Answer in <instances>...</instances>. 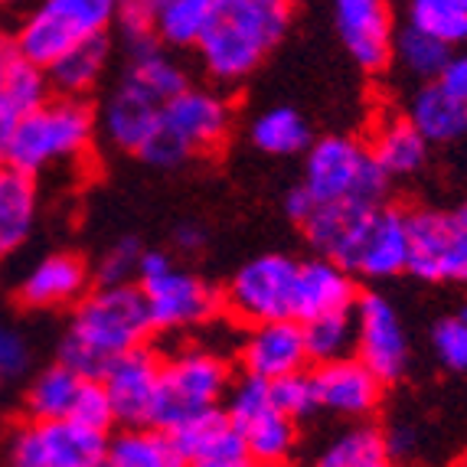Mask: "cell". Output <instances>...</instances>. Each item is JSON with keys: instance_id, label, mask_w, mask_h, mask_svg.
<instances>
[{"instance_id": "6da1fadb", "label": "cell", "mask_w": 467, "mask_h": 467, "mask_svg": "<svg viewBox=\"0 0 467 467\" xmlns=\"http://www.w3.org/2000/svg\"><path fill=\"white\" fill-rule=\"evenodd\" d=\"M301 229L317 255L353 278L389 281L409 268V213L396 206H314Z\"/></svg>"}, {"instance_id": "7a4b0ae2", "label": "cell", "mask_w": 467, "mask_h": 467, "mask_svg": "<svg viewBox=\"0 0 467 467\" xmlns=\"http://www.w3.org/2000/svg\"><path fill=\"white\" fill-rule=\"evenodd\" d=\"M154 334L138 285H99L72 307V320L59 343V363L86 379H99L111 359L144 347Z\"/></svg>"}, {"instance_id": "3957f363", "label": "cell", "mask_w": 467, "mask_h": 467, "mask_svg": "<svg viewBox=\"0 0 467 467\" xmlns=\"http://www.w3.org/2000/svg\"><path fill=\"white\" fill-rule=\"evenodd\" d=\"M291 7L278 0H213V16L200 43V63L219 86H239L281 43Z\"/></svg>"}, {"instance_id": "277c9868", "label": "cell", "mask_w": 467, "mask_h": 467, "mask_svg": "<svg viewBox=\"0 0 467 467\" xmlns=\"http://www.w3.org/2000/svg\"><path fill=\"white\" fill-rule=\"evenodd\" d=\"M95 125L99 118L86 99L49 95L39 109L0 125V167L36 177L53 164L76 161L92 148Z\"/></svg>"}, {"instance_id": "5b68a950", "label": "cell", "mask_w": 467, "mask_h": 467, "mask_svg": "<svg viewBox=\"0 0 467 467\" xmlns=\"http://www.w3.org/2000/svg\"><path fill=\"white\" fill-rule=\"evenodd\" d=\"M233 131V105L216 88L187 86L161 105V125L144 144L140 161L161 171L187 164L190 157L210 154Z\"/></svg>"}, {"instance_id": "8992f818", "label": "cell", "mask_w": 467, "mask_h": 467, "mask_svg": "<svg viewBox=\"0 0 467 467\" xmlns=\"http://www.w3.org/2000/svg\"><path fill=\"white\" fill-rule=\"evenodd\" d=\"M301 190L314 206H376L386 202L389 177L369 154V144L350 134H327L304 150Z\"/></svg>"}, {"instance_id": "52a82bcc", "label": "cell", "mask_w": 467, "mask_h": 467, "mask_svg": "<svg viewBox=\"0 0 467 467\" xmlns=\"http://www.w3.org/2000/svg\"><path fill=\"white\" fill-rule=\"evenodd\" d=\"M138 288L148 307L150 327L164 334L206 327L223 311V295L190 268H180L167 252H144Z\"/></svg>"}, {"instance_id": "ba28073f", "label": "cell", "mask_w": 467, "mask_h": 467, "mask_svg": "<svg viewBox=\"0 0 467 467\" xmlns=\"http://www.w3.org/2000/svg\"><path fill=\"white\" fill-rule=\"evenodd\" d=\"M233 386V367L223 353L210 347H183L161 367V396H157V429H177L193 415L223 409Z\"/></svg>"}, {"instance_id": "9c48e42d", "label": "cell", "mask_w": 467, "mask_h": 467, "mask_svg": "<svg viewBox=\"0 0 467 467\" xmlns=\"http://www.w3.org/2000/svg\"><path fill=\"white\" fill-rule=\"evenodd\" d=\"M118 16V0H43L14 36L26 63L49 69L69 47L92 36H109Z\"/></svg>"}, {"instance_id": "30bf717a", "label": "cell", "mask_w": 467, "mask_h": 467, "mask_svg": "<svg viewBox=\"0 0 467 467\" xmlns=\"http://www.w3.org/2000/svg\"><path fill=\"white\" fill-rule=\"evenodd\" d=\"M109 435L69 419H26L10 431L7 467H101Z\"/></svg>"}, {"instance_id": "8fae6325", "label": "cell", "mask_w": 467, "mask_h": 467, "mask_svg": "<svg viewBox=\"0 0 467 467\" xmlns=\"http://www.w3.org/2000/svg\"><path fill=\"white\" fill-rule=\"evenodd\" d=\"M431 285H467V206L409 213V268Z\"/></svg>"}, {"instance_id": "7c38bea8", "label": "cell", "mask_w": 467, "mask_h": 467, "mask_svg": "<svg viewBox=\"0 0 467 467\" xmlns=\"http://www.w3.org/2000/svg\"><path fill=\"white\" fill-rule=\"evenodd\" d=\"M295 291H297V258L268 252L249 258L229 278L223 291V304L242 324L262 320H295Z\"/></svg>"}, {"instance_id": "4fadbf2b", "label": "cell", "mask_w": 467, "mask_h": 467, "mask_svg": "<svg viewBox=\"0 0 467 467\" xmlns=\"http://www.w3.org/2000/svg\"><path fill=\"white\" fill-rule=\"evenodd\" d=\"M233 425L245 438L252 461H272L285 464L297 448V421L288 419L278 405L272 402L268 379L258 376H242L229 386V396L223 402Z\"/></svg>"}, {"instance_id": "5bb4252c", "label": "cell", "mask_w": 467, "mask_h": 467, "mask_svg": "<svg viewBox=\"0 0 467 467\" xmlns=\"http://www.w3.org/2000/svg\"><path fill=\"white\" fill-rule=\"evenodd\" d=\"M353 357L363 359L382 382L402 379L409 369V330L386 295L367 291L353 304Z\"/></svg>"}, {"instance_id": "9a60e30c", "label": "cell", "mask_w": 467, "mask_h": 467, "mask_svg": "<svg viewBox=\"0 0 467 467\" xmlns=\"http://www.w3.org/2000/svg\"><path fill=\"white\" fill-rule=\"evenodd\" d=\"M161 367H164V359L150 347H134V350L111 359L105 373L99 376L105 392H109L115 421H121L125 429H138V425L154 421L157 396H161Z\"/></svg>"}, {"instance_id": "2e32d148", "label": "cell", "mask_w": 467, "mask_h": 467, "mask_svg": "<svg viewBox=\"0 0 467 467\" xmlns=\"http://www.w3.org/2000/svg\"><path fill=\"white\" fill-rule=\"evenodd\" d=\"M330 7L337 36L353 63L367 72L386 69L396 39L389 0H330Z\"/></svg>"}, {"instance_id": "e0dca14e", "label": "cell", "mask_w": 467, "mask_h": 467, "mask_svg": "<svg viewBox=\"0 0 467 467\" xmlns=\"http://www.w3.org/2000/svg\"><path fill=\"white\" fill-rule=\"evenodd\" d=\"M314 396H317V409L340 419H369L382 402V386L386 382L373 373V369L350 357H337L327 363H317L311 369Z\"/></svg>"}, {"instance_id": "ac0fdd59", "label": "cell", "mask_w": 467, "mask_h": 467, "mask_svg": "<svg viewBox=\"0 0 467 467\" xmlns=\"http://www.w3.org/2000/svg\"><path fill=\"white\" fill-rule=\"evenodd\" d=\"M239 363L245 376H258V379L268 382L291 373H304L311 357H307L301 320L249 324V334L239 347Z\"/></svg>"}, {"instance_id": "d6986e66", "label": "cell", "mask_w": 467, "mask_h": 467, "mask_svg": "<svg viewBox=\"0 0 467 467\" xmlns=\"http://www.w3.org/2000/svg\"><path fill=\"white\" fill-rule=\"evenodd\" d=\"M180 454L187 458V467H242L249 461L245 438L233 425L226 409L193 415L171 429Z\"/></svg>"}, {"instance_id": "ffe728a7", "label": "cell", "mask_w": 467, "mask_h": 467, "mask_svg": "<svg viewBox=\"0 0 467 467\" xmlns=\"http://www.w3.org/2000/svg\"><path fill=\"white\" fill-rule=\"evenodd\" d=\"M88 265L72 252H53L43 255L30 272L24 275L16 297L33 311H56V307H76L88 295Z\"/></svg>"}, {"instance_id": "44dd1931", "label": "cell", "mask_w": 467, "mask_h": 467, "mask_svg": "<svg viewBox=\"0 0 467 467\" xmlns=\"http://www.w3.org/2000/svg\"><path fill=\"white\" fill-rule=\"evenodd\" d=\"M359 291L357 278L343 272L337 262L324 255L297 262V291H295V320L324 317V314L353 311Z\"/></svg>"}, {"instance_id": "7402d4cb", "label": "cell", "mask_w": 467, "mask_h": 467, "mask_svg": "<svg viewBox=\"0 0 467 467\" xmlns=\"http://www.w3.org/2000/svg\"><path fill=\"white\" fill-rule=\"evenodd\" d=\"M157 125H161V105L125 82L111 92V99L101 109V131L109 144H115L125 154H140L144 144L154 138Z\"/></svg>"}, {"instance_id": "603a6c76", "label": "cell", "mask_w": 467, "mask_h": 467, "mask_svg": "<svg viewBox=\"0 0 467 467\" xmlns=\"http://www.w3.org/2000/svg\"><path fill=\"white\" fill-rule=\"evenodd\" d=\"M409 121L429 144H458L467 138V99L444 88L438 78L421 82L409 101Z\"/></svg>"}, {"instance_id": "cb8c5ba5", "label": "cell", "mask_w": 467, "mask_h": 467, "mask_svg": "<svg viewBox=\"0 0 467 467\" xmlns=\"http://www.w3.org/2000/svg\"><path fill=\"white\" fill-rule=\"evenodd\" d=\"M39 190L36 177L0 167V262L24 249L36 229Z\"/></svg>"}, {"instance_id": "d4e9b609", "label": "cell", "mask_w": 467, "mask_h": 467, "mask_svg": "<svg viewBox=\"0 0 467 467\" xmlns=\"http://www.w3.org/2000/svg\"><path fill=\"white\" fill-rule=\"evenodd\" d=\"M429 140L415 131L409 118L399 115L382 118L373 128V138H369V154L376 157V164L382 167V173L389 180L415 177L421 167L429 164Z\"/></svg>"}, {"instance_id": "484cf974", "label": "cell", "mask_w": 467, "mask_h": 467, "mask_svg": "<svg viewBox=\"0 0 467 467\" xmlns=\"http://www.w3.org/2000/svg\"><path fill=\"white\" fill-rule=\"evenodd\" d=\"M125 49H128V69L121 82L144 92L148 99H154L157 105L171 101L173 95L190 86L183 66L173 63L171 56L161 49L157 39H148V43H138V47H125Z\"/></svg>"}, {"instance_id": "4316f807", "label": "cell", "mask_w": 467, "mask_h": 467, "mask_svg": "<svg viewBox=\"0 0 467 467\" xmlns=\"http://www.w3.org/2000/svg\"><path fill=\"white\" fill-rule=\"evenodd\" d=\"M101 467H187V458L180 454L167 429L138 425V429H125L121 435L109 438Z\"/></svg>"}, {"instance_id": "83f0119b", "label": "cell", "mask_w": 467, "mask_h": 467, "mask_svg": "<svg viewBox=\"0 0 467 467\" xmlns=\"http://www.w3.org/2000/svg\"><path fill=\"white\" fill-rule=\"evenodd\" d=\"M109 53H111L109 36H92V39L76 43V47H69L47 69L49 88H56V95L86 99V95L101 82V76H105Z\"/></svg>"}, {"instance_id": "f1b7e54d", "label": "cell", "mask_w": 467, "mask_h": 467, "mask_svg": "<svg viewBox=\"0 0 467 467\" xmlns=\"http://www.w3.org/2000/svg\"><path fill=\"white\" fill-rule=\"evenodd\" d=\"M249 138L262 154L272 157H295L301 150L311 148V125L307 118L301 115L291 105H275V109H265L262 115H255L249 128Z\"/></svg>"}, {"instance_id": "f546056e", "label": "cell", "mask_w": 467, "mask_h": 467, "mask_svg": "<svg viewBox=\"0 0 467 467\" xmlns=\"http://www.w3.org/2000/svg\"><path fill=\"white\" fill-rule=\"evenodd\" d=\"M314 467H396V458L386 444V431L376 425H353L324 444Z\"/></svg>"}, {"instance_id": "4dcf8cb0", "label": "cell", "mask_w": 467, "mask_h": 467, "mask_svg": "<svg viewBox=\"0 0 467 467\" xmlns=\"http://www.w3.org/2000/svg\"><path fill=\"white\" fill-rule=\"evenodd\" d=\"M157 43L173 49L196 47L213 16V0H148Z\"/></svg>"}, {"instance_id": "1f68e13d", "label": "cell", "mask_w": 467, "mask_h": 467, "mask_svg": "<svg viewBox=\"0 0 467 467\" xmlns=\"http://www.w3.org/2000/svg\"><path fill=\"white\" fill-rule=\"evenodd\" d=\"M82 379L86 376H78L76 369L63 367V363L43 369L26 389V419H69Z\"/></svg>"}, {"instance_id": "d6a6232c", "label": "cell", "mask_w": 467, "mask_h": 467, "mask_svg": "<svg viewBox=\"0 0 467 467\" xmlns=\"http://www.w3.org/2000/svg\"><path fill=\"white\" fill-rule=\"evenodd\" d=\"M49 99V78L47 69L26 63L24 56L14 53L4 72V99H0V125H10L26 111L39 109Z\"/></svg>"}, {"instance_id": "836d02e7", "label": "cell", "mask_w": 467, "mask_h": 467, "mask_svg": "<svg viewBox=\"0 0 467 467\" xmlns=\"http://www.w3.org/2000/svg\"><path fill=\"white\" fill-rule=\"evenodd\" d=\"M454 49L441 39L429 36V33L415 30V26L405 24L402 30L396 33L392 39V56H396V63L402 66L405 72L412 78H421V82H429L441 72V66L451 59Z\"/></svg>"}, {"instance_id": "e575fe53", "label": "cell", "mask_w": 467, "mask_h": 467, "mask_svg": "<svg viewBox=\"0 0 467 467\" xmlns=\"http://www.w3.org/2000/svg\"><path fill=\"white\" fill-rule=\"evenodd\" d=\"M409 26L441 39L448 47L467 43V7L461 0H409Z\"/></svg>"}, {"instance_id": "d590c367", "label": "cell", "mask_w": 467, "mask_h": 467, "mask_svg": "<svg viewBox=\"0 0 467 467\" xmlns=\"http://www.w3.org/2000/svg\"><path fill=\"white\" fill-rule=\"evenodd\" d=\"M304 343H307V357L311 363H327L337 357H350L353 353V311L324 314L301 324Z\"/></svg>"}, {"instance_id": "8d00e7d4", "label": "cell", "mask_w": 467, "mask_h": 467, "mask_svg": "<svg viewBox=\"0 0 467 467\" xmlns=\"http://www.w3.org/2000/svg\"><path fill=\"white\" fill-rule=\"evenodd\" d=\"M268 389H272V402L278 405L288 419L301 421V419H307V415L317 412V396H314L311 369L281 376V379H272V382H268Z\"/></svg>"}, {"instance_id": "74e56055", "label": "cell", "mask_w": 467, "mask_h": 467, "mask_svg": "<svg viewBox=\"0 0 467 467\" xmlns=\"http://www.w3.org/2000/svg\"><path fill=\"white\" fill-rule=\"evenodd\" d=\"M69 421H76V425H86V429H92V431H105V435H109V429L115 425V412H111L109 392H105L101 379H82L76 402H72Z\"/></svg>"}, {"instance_id": "f35d334b", "label": "cell", "mask_w": 467, "mask_h": 467, "mask_svg": "<svg viewBox=\"0 0 467 467\" xmlns=\"http://www.w3.org/2000/svg\"><path fill=\"white\" fill-rule=\"evenodd\" d=\"M431 350L451 373H467V324L461 317H441L431 327Z\"/></svg>"}, {"instance_id": "ab89813d", "label": "cell", "mask_w": 467, "mask_h": 467, "mask_svg": "<svg viewBox=\"0 0 467 467\" xmlns=\"http://www.w3.org/2000/svg\"><path fill=\"white\" fill-rule=\"evenodd\" d=\"M140 255H144V249L138 245V239H118L99 258V268H95L99 285H131L138 278Z\"/></svg>"}, {"instance_id": "60d3db41", "label": "cell", "mask_w": 467, "mask_h": 467, "mask_svg": "<svg viewBox=\"0 0 467 467\" xmlns=\"http://www.w3.org/2000/svg\"><path fill=\"white\" fill-rule=\"evenodd\" d=\"M30 363V347L16 330L7 324H0V379H14L20 376Z\"/></svg>"}, {"instance_id": "b9f144b4", "label": "cell", "mask_w": 467, "mask_h": 467, "mask_svg": "<svg viewBox=\"0 0 467 467\" xmlns=\"http://www.w3.org/2000/svg\"><path fill=\"white\" fill-rule=\"evenodd\" d=\"M206 242H210V235L200 223H180L177 233H173V245H177L180 255H200L206 249Z\"/></svg>"}, {"instance_id": "7bdbcfd3", "label": "cell", "mask_w": 467, "mask_h": 467, "mask_svg": "<svg viewBox=\"0 0 467 467\" xmlns=\"http://www.w3.org/2000/svg\"><path fill=\"white\" fill-rule=\"evenodd\" d=\"M386 444H389L392 458H409V454L415 451V431L399 425V429L386 431Z\"/></svg>"}, {"instance_id": "ee69618b", "label": "cell", "mask_w": 467, "mask_h": 467, "mask_svg": "<svg viewBox=\"0 0 467 467\" xmlns=\"http://www.w3.org/2000/svg\"><path fill=\"white\" fill-rule=\"evenodd\" d=\"M14 53H16L14 39L0 33V99H4V72H7V63L14 59Z\"/></svg>"}, {"instance_id": "f6af8a7d", "label": "cell", "mask_w": 467, "mask_h": 467, "mask_svg": "<svg viewBox=\"0 0 467 467\" xmlns=\"http://www.w3.org/2000/svg\"><path fill=\"white\" fill-rule=\"evenodd\" d=\"M242 467H285V464H272V461H252V458H249Z\"/></svg>"}, {"instance_id": "bcb514c9", "label": "cell", "mask_w": 467, "mask_h": 467, "mask_svg": "<svg viewBox=\"0 0 467 467\" xmlns=\"http://www.w3.org/2000/svg\"><path fill=\"white\" fill-rule=\"evenodd\" d=\"M454 317H461V320H464V324H467V301L461 304V307H458V314H454Z\"/></svg>"}, {"instance_id": "7dc6e473", "label": "cell", "mask_w": 467, "mask_h": 467, "mask_svg": "<svg viewBox=\"0 0 467 467\" xmlns=\"http://www.w3.org/2000/svg\"><path fill=\"white\" fill-rule=\"evenodd\" d=\"M14 4H24V0H0V7H14Z\"/></svg>"}, {"instance_id": "c3c4849f", "label": "cell", "mask_w": 467, "mask_h": 467, "mask_svg": "<svg viewBox=\"0 0 467 467\" xmlns=\"http://www.w3.org/2000/svg\"><path fill=\"white\" fill-rule=\"evenodd\" d=\"M278 4H285V7H291V4H295V0H278Z\"/></svg>"}, {"instance_id": "681fc988", "label": "cell", "mask_w": 467, "mask_h": 467, "mask_svg": "<svg viewBox=\"0 0 467 467\" xmlns=\"http://www.w3.org/2000/svg\"><path fill=\"white\" fill-rule=\"evenodd\" d=\"M461 4H464V7H467V0H461Z\"/></svg>"}]
</instances>
